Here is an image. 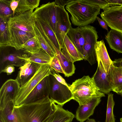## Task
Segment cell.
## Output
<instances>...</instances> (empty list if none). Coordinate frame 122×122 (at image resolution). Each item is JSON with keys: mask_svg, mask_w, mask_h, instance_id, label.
Here are the masks:
<instances>
[{"mask_svg": "<svg viewBox=\"0 0 122 122\" xmlns=\"http://www.w3.org/2000/svg\"><path fill=\"white\" fill-rule=\"evenodd\" d=\"M34 9L12 16L8 20L9 34V46L16 50H20L21 46L35 36L33 26L36 18Z\"/></svg>", "mask_w": 122, "mask_h": 122, "instance_id": "obj_1", "label": "cell"}, {"mask_svg": "<svg viewBox=\"0 0 122 122\" xmlns=\"http://www.w3.org/2000/svg\"><path fill=\"white\" fill-rule=\"evenodd\" d=\"M56 104L47 96L36 101L15 106L18 122H43L54 112Z\"/></svg>", "mask_w": 122, "mask_h": 122, "instance_id": "obj_2", "label": "cell"}, {"mask_svg": "<svg viewBox=\"0 0 122 122\" xmlns=\"http://www.w3.org/2000/svg\"><path fill=\"white\" fill-rule=\"evenodd\" d=\"M66 8L71 15L72 24L80 27L93 23L100 10L99 7L91 0H71Z\"/></svg>", "mask_w": 122, "mask_h": 122, "instance_id": "obj_3", "label": "cell"}, {"mask_svg": "<svg viewBox=\"0 0 122 122\" xmlns=\"http://www.w3.org/2000/svg\"><path fill=\"white\" fill-rule=\"evenodd\" d=\"M73 94V100L79 105H84L90 102L96 97L105 96V94L99 91L92 78L89 76H84L76 80L70 86Z\"/></svg>", "mask_w": 122, "mask_h": 122, "instance_id": "obj_4", "label": "cell"}, {"mask_svg": "<svg viewBox=\"0 0 122 122\" xmlns=\"http://www.w3.org/2000/svg\"><path fill=\"white\" fill-rule=\"evenodd\" d=\"M52 71L50 64L41 65L34 76L20 86L14 100V106L23 104L36 86L45 77L52 74Z\"/></svg>", "mask_w": 122, "mask_h": 122, "instance_id": "obj_5", "label": "cell"}, {"mask_svg": "<svg viewBox=\"0 0 122 122\" xmlns=\"http://www.w3.org/2000/svg\"><path fill=\"white\" fill-rule=\"evenodd\" d=\"M80 27L85 38L83 59L87 61L92 65L97 61L95 46L98 38L97 32L95 27L90 25Z\"/></svg>", "mask_w": 122, "mask_h": 122, "instance_id": "obj_6", "label": "cell"}, {"mask_svg": "<svg viewBox=\"0 0 122 122\" xmlns=\"http://www.w3.org/2000/svg\"><path fill=\"white\" fill-rule=\"evenodd\" d=\"M49 97L55 103L63 106L74 97L70 89L58 82L52 74L49 75Z\"/></svg>", "mask_w": 122, "mask_h": 122, "instance_id": "obj_7", "label": "cell"}, {"mask_svg": "<svg viewBox=\"0 0 122 122\" xmlns=\"http://www.w3.org/2000/svg\"><path fill=\"white\" fill-rule=\"evenodd\" d=\"M33 14L36 18L45 22L55 34L56 8L54 1L42 4L35 9Z\"/></svg>", "mask_w": 122, "mask_h": 122, "instance_id": "obj_8", "label": "cell"}, {"mask_svg": "<svg viewBox=\"0 0 122 122\" xmlns=\"http://www.w3.org/2000/svg\"><path fill=\"white\" fill-rule=\"evenodd\" d=\"M56 5V20L55 35L62 48L65 37L72 26L68 14L64 7Z\"/></svg>", "mask_w": 122, "mask_h": 122, "instance_id": "obj_9", "label": "cell"}, {"mask_svg": "<svg viewBox=\"0 0 122 122\" xmlns=\"http://www.w3.org/2000/svg\"><path fill=\"white\" fill-rule=\"evenodd\" d=\"M100 14L102 19L111 29L122 33V7L121 5L107 7Z\"/></svg>", "mask_w": 122, "mask_h": 122, "instance_id": "obj_10", "label": "cell"}, {"mask_svg": "<svg viewBox=\"0 0 122 122\" xmlns=\"http://www.w3.org/2000/svg\"><path fill=\"white\" fill-rule=\"evenodd\" d=\"M20 87L16 79H9L3 84L0 90V111L3 110L10 102H14Z\"/></svg>", "mask_w": 122, "mask_h": 122, "instance_id": "obj_11", "label": "cell"}, {"mask_svg": "<svg viewBox=\"0 0 122 122\" xmlns=\"http://www.w3.org/2000/svg\"><path fill=\"white\" fill-rule=\"evenodd\" d=\"M98 67L92 78L99 91L108 94L112 91L108 75L105 71L101 61L97 59Z\"/></svg>", "mask_w": 122, "mask_h": 122, "instance_id": "obj_12", "label": "cell"}, {"mask_svg": "<svg viewBox=\"0 0 122 122\" xmlns=\"http://www.w3.org/2000/svg\"><path fill=\"white\" fill-rule=\"evenodd\" d=\"M49 75L44 78L36 86L29 94L23 103L32 102L49 96Z\"/></svg>", "mask_w": 122, "mask_h": 122, "instance_id": "obj_13", "label": "cell"}, {"mask_svg": "<svg viewBox=\"0 0 122 122\" xmlns=\"http://www.w3.org/2000/svg\"><path fill=\"white\" fill-rule=\"evenodd\" d=\"M41 65L35 63L26 62L20 67L16 79L20 86L26 83L34 76Z\"/></svg>", "mask_w": 122, "mask_h": 122, "instance_id": "obj_14", "label": "cell"}, {"mask_svg": "<svg viewBox=\"0 0 122 122\" xmlns=\"http://www.w3.org/2000/svg\"><path fill=\"white\" fill-rule=\"evenodd\" d=\"M101 101V98H93L89 103L84 105H79L76 111L75 117L80 122H84L93 114L96 107Z\"/></svg>", "mask_w": 122, "mask_h": 122, "instance_id": "obj_15", "label": "cell"}, {"mask_svg": "<svg viewBox=\"0 0 122 122\" xmlns=\"http://www.w3.org/2000/svg\"><path fill=\"white\" fill-rule=\"evenodd\" d=\"M62 54L70 61L74 63L83 59V55L79 52L66 35L61 50Z\"/></svg>", "mask_w": 122, "mask_h": 122, "instance_id": "obj_16", "label": "cell"}, {"mask_svg": "<svg viewBox=\"0 0 122 122\" xmlns=\"http://www.w3.org/2000/svg\"><path fill=\"white\" fill-rule=\"evenodd\" d=\"M62 107L56 104L54 112L43 122H71L75 116Z\"/></svg>", "mask_w": 122, "mask_h": 122, "instance_id": "obj_17", "label": "cell"}, {"mask_svg": "<svg viewBox=\"0 0 122 122\" xmlns=\"http://www.w3.org/2000/svg\"><path fill=\"white\" fill-rule=\"evenodd\" d=\"M108 74L112 91L119 94L122 92V68L112 63Z\"/></svg>", "mask_w": 122, "mask_h": 122, "instance_id": "obj_18", "label": "cell"}, {"mask_svg": "<svg viewBox=\"0 0 122 122\" xmlns=\"http://www.w3.org/2000/svg\"><path fill=\"white\" fill-rule=\"evenodd\" d=\"M26 53L21 54L18 53L4 54L1 55L0 59V71L6 67L10 66L20 67L26 62L18 57L22 56Z\"/></svg>", "mask_w": 122, "mask_h": 122, "instance_id": "obj_19", "label": "cell"}, {"mask_svg": "<svg viewBox=\"0 0 122 122\" xmlns=\"http://www.w3.org/2000/svg\"><path fill=\"white\" fill-rule=\"evenodd\" d=\"M95 49L97 59L101 61L105 71L108 74L113 61L109 57L103 40L97 41Z\"/></svg>", "mask_w": 122, "mask_h": 122, "instance_id": "obj_20", "label": "cell"}, {"mask_svg": "<svg viewBox=\"0 0 122 122\" xmlns=\"http://www.w3.org/2000/svg\"><path fill=\"white\" fill-rule=\"evenodd\" d=\"M66 35L78 50L83 55L85 38L82 31L80 27L76 28L71 27Z\"/></svg>", "mask_w": 122, "mask_h": 122, "instance_id": "obj_21", "label": "cell"}, {"mask_svg": "<svg viewBox=\"0 0 122 122\" xmlns=\"http://www.w3.org/2000/svg\"><path fill=\"white\" fill-rule=\"evenodd\" d=\"M105 39L110 48L118 53H122V33L111 29L105 35Z\"/></svg>", "mask_w": 122, "mask_h": 122, "instance_id": "obj_22", "label": "cell"}, {"mask_svg": "<svg viewBox=\"0 0 122 122\" xmlns=\"http://www.w3.org/2000/svg\"><path fill=\"white\" fill-rule=\"evenodd\" d=\"M29 54V56L25 54L23 55V57L19 56L18 57L25 60L26 62H32L41 65L49 64L52 59L41 48L38 52Z\"/></svg>", "mask_w": 122, "mask_h": 122, "instance_id": "obj_23", "label": "cell"}, {"mask_svg": "<svg viewBox=\"0 0 122 122\" xmlns=\"http://www.w3.org/2000/svg\"><path fill=\"white\" fill-rule=\"evenodd\" d=\"M35 36L38 41L41 48L44 50L51 58L56 55L55 48L48 41L42 33L35 24L33 26Z\"/></svg>", "mask_w": 122, "mask_h": 122, "instance_id": "obj_24", "label": "cell"}, {"mask_svg": "<svg viewBox=\"0 0 122 122\" xmlns=\"http://www.w3.org/2000/svg\"><path fill=\"white\" fill-rule=\"evenodd\" d=\"M14 107V102L12 101L8 103L3 110L0 111V122H18L13 111Z\"/></svg>", "mask_w": 122, "mask_h": 122, "instance_id": "obj_25", "label": "cell"}, {"mask_svg": "<svg viewBox=\"0 0 122 122\" xmlns=\"http://www.w3.org/2000/svg\"><path fill=\"white\" fill-rule=\"evenodd\" d=\"M56 54L65 76L68 77L72 76L74 73L76 69L74 63L69 61L61 51L56 52Z\"/></svg>", "mask_w": 122, "mask_h": 122, "instance_id": "obj_26", "label": "cell"}, {"mask_svg": "<svg viewBox=\"0 0 122 122\" xmlns=\"http://www.w3.org/2000/svg\"><path fill=\"white\" fill-rule=\"evenodd\" d=\"M8 20L0 16V46H9V34Z\"/></svg>", "mask_w": 122, "mask_h": 122, "instance_id": "obj_27", "label": "cell"}, {"mask_svg": "<svg viewBox=\"0 0 122 122\" xmlns=\"http://www.w3.org/2000/svg\"><path fill=\"white\" fill-rule=\"evenodd\" d=\"M40 1V0H19L18 6L15 11L14 16L24 12L32 9H36L38 7Z\"/></svg>", "mask_w": 122, "mask_h": 122, "instance_id": "obj_28", "label": "cell"}, {"mask_svg": "<svg viewBox=\"0 0 122 122\" xmlns=\"http://www.w3.org/2000/svg\"><path fill=\"white\" fill-rule=\"evenodd\" d=\"M41 48L35 36L26 41L20 46V50L29 54L38 52Z\"/></svg>", "mask_w": 122, "mask_h": 122, "instance_id": "obj_29", "label": "cell"}, {"mask_svg": "<svg viewBox=\"0 0 122 122\" xmlns=\"http://www.w3.org/2000/svg\"><path fill=\"white\" fill-rule=\"evenodd\" d=\"M36 18L57 49V51H61V48L59 43L55 34L53 31L45 22Z\"/></svg>", "mask_w": 122, "mask_h": 122, "instance_id": "obj_30", "label": "cell"}, {"mask_svg": "<svg viewBox=\"0 0 122 122\" xmlns=\"http://www.w3.org/2000/svg\"><path fill=\"white\" fill-rule=\"evenodd\" d=\"M115 102L113 99V94H108L106 118L105 122H115L113 113V108Z\"/></svg>", "mask_w": 122, "mask_h": 122, "instance_id": "obj_31", "label": "cell"}, {"mask_svg": "<svg viewBox=\"0 0 122 122\" xmlns=\"http://www.w3.org/2000/svg\"><path fill=\"white\" fill-rule=\"evenodd\" d=\"M11 0H0V16L8 20L13 15V12L10 7Z\"/></svg>", "mask_w": 122, "mask_h": 122, "instance_id": "obj_32", "label": "cell"}, {"mask_svg": "<svg viewBox=\"0 0 122 122\" xmlns=\"http://www.w3.org/2000/svg\"><path fill=\"white\" fill-rule=\"evenodd\" d=\"M50 64L52 71L54 70L57 72L64 74L62 67L56 55L52 58Z\"/></svg>", "mask_w": 122, "mask_h": 122, "instance_id": "obj_33", "label": "cell"}, {"mask_svg": "<svg viewBox=\"0 0 122 122\" xmlns=\"http://www.w3.org/2000/svg\"><path fill=\"white\" fill-rule=\"evenodd\" d=\"M96 5H98L100 8L102 9L108 7V3L107 0H91Z\"/></svg>", "mask_w": 122, "mask_h": 122, "instance_id": "obj_34", "label": "cell"}, {"mask_svg": "<svg viewBox=\"0 0 122 122\" xmlns=\"http://www.w3.org/2000/svg\"><path fill=\"white\" fill-rule=\"evenodd\" d=\"M52 74L58 82L67 86L70 89V86H68L65 79L61 76L59 74H57L55 73H53Z\"/></svg>", "mask_w": 122, "mask_h": 122, "instance_id": "obj_35", "label": "cell"}, {"mask_svg": "<svg viewBox=\"0 0 122 122\" xmlns=\"http://www.w3.org/2000/svg\"><path fill=\"white\" fill-rule=\"evenodd\" d=\"M15 68L14 66H7L3 70L0 71V73L2 72L6 73L7 75H10L15 71Z\"/></svg>", "mask_w": 122, "mask_h": 122, "instance_id": "obj_36", "label": "cell"}, {"mask_svg": "<svg viewBox=\"0 0 122 122\" xmlns=\"http://www.w3.org/2000/svg\"><path fill=\"white\" fill-rule=\"evenodd\" d=\"M108 3V7H113L117 6H122V0H107Z\"/></svg>", "mask_w": 122, "mask_h": 122, "instance_id": "obj_37", "label": "cell"}, {"mask_svg": "<svg viewBox=\"0 0 122 122\" xmlns=\"http://www.w3.org/2000/svg\"><path fill=\"white\" fill-rule=\"evenodd\" d=\"M19 0H11L10 3V7L13 12L12 16H14L15 11L16 9L18 4Z\"/></svg>", "mask_w": 122, "mask_h": 122, "instance_id": "obj_38", "label": "cell"}, {"mask_svg": "<svg viewBox=\"0 0 122 122\" xmlns=\"http://www.w3.org/2000/svg\"><path fill=\"white\" fill-rule=\"evenodd\" d=\"M71 0H55L54 2L56 5L64 7Z\"/></svg>", "mask_w": 122, "mask_h": 122, "instance_id": "obj_39", "label": "cell"}, {"mask_svg": "<svg viewBox=\"0 0 122 122\" xmlns=\"http://www.w3.org/2000/svg\"><path fill=\"white\" fill-rule=\"evenodd\" d=\"M96 19L98 20L100 25L103 28L107 30L108 31L107 25L105 21L100 18L97 16Z\"/></svg>", "mask_w": 122, "mask_h": 122, "instance_id": "obj_40", "label": "cell"}, {"mask_svg": "<svg viewBox=\"0 0 122 122\" xmlns=\"http://www.w3.org/2000/svg\"><path fill=\"white\" fill-rule=\"evenodd\" d=\"M113 64L115 66L122 68V58L115 59L113 61Z\"/></svg>", "mask_w": 122, "mask_h": 122, "instance_id": "obj_41", "label": "cell"}, {"mask_svg": "<svg viewBox=\"0 0 122 122\" xmlns=\"http://www.w3.org/2000/svg\"><path fill=\"white\" fill-rule=\"evenodd\" d=\"M86 122H97L95 119H93L88 118Z\"/></svg>", "mask_w": 122, "mask_h": 122, "instance_id": "obj_42", "label": "cell"}, {"mask_svg": "<svg viewBox=\"0 0 122 122\" xmlns=\"http://www.w3.org/2000/svg\"><path fill=\"white\" fill-rule=\"evenodd\" d=\"M119 94H120L122 96V92H121Z\"/></svg>", "mask_w": 122, "mask_h": 122, "instance_id": "obj_43", "label": "cell"}, {"mask_svg": "<svg viewBox=\"0 0 122 122\" xmlns=\"http://www.w3.org/2000/svg\"><path fill=\"white\" fill-rule=\"evenodd\" d=\"M120 121L121 122H122V118L120 119Z\"/></svg>", "mask_w": 122, "mask_h": 122, "instance_id": "obj_44", "label": "cell"}, {"mask_svg": "<svg viewBox=\"0 0 122 122\" xmlns=\"http://www.w3.org/2000/svg\"><path fill=\"white\" fill-rule=\"evenodd\" d=\"M121 6H122V5H121Z\"/></svg>", "mask_w": 122, "mask_h": 122, "instance_id": "obj_45", "label": "cell"}, {"mask_svg": "<svg viewBox=\"0 0 122 122\" xmlns=\"http://www.w3.org/2000/svg\"></svg>", "mask_w": 122, "mask_h": 122, "instance_id": "obj_46", "label": "cell"}, {"mask_svg": "<svg viewBox=\"0 0 122 122\" xmlns=\"http://www.w3.org/2000/svg\"></svg>", "mask_w": 122, "mask_h": 122, "instance_id": "obj_47", "label": "cell"}]
</instances>
